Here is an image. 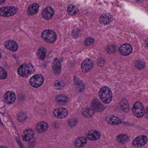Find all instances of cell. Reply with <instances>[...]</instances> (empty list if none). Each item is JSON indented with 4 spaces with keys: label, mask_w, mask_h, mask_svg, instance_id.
Returning <instances> with one entry per match:
<instances>
[{
    "label": "cell",
    "mask_w": 148,
    "mask_h": 148,
    "mask_svg": "<svg viewBox=\"0 0 148 148\" xmlns=\"http://www.w3.org/2000/svg\"><path fill=\"white\" fill-rule=\"evenodd\" d=\"M99 95L101 101L104 103H110L112 100V92L110 89L107 86H103L100 89Z\"/></svg>",
    "instance_id": "6da1fadb"
},
{
    "label": "cell",
    "mask_w": 148,
    "mask_h": 148,
    "mask_svg": "<svg viewBox=\"0 0 148 148\" xmlns=\"http://www.w3.org/2000/svg\"><path fill=\"white\" fill-rule=\"evenodd\" d=\"M34 68L31 64H25L21 65L18 70V73L21 77H27L34 72Z\"/></svg>",
    "instance_id": "7a4b0ae2"
},
{
    "label": "cell",
    "mask_w": 148,
    "mask_h": 148,
    "mask_svg": "<svg viewBox=\"0 0 148 148\" xmlns=\"http://www.w3.org/2000/svg\"><path fill=\"white\" fill-rule=\"evenodd\" d=\"M132 111L136 117L141 118L145 114V108L142 103L137 101L132 106Z\"/></svg>",
    "instance_id": "3957f363"
},
{
    "label": "cell",
    "mask_w": 148,
    "mask_h": 148,
    "mask_svg": "<svg viewBox=\"0 0 148 148\" xmlns=\"http://www.w3.org/2000/svg\"><path fill=\"white\" fill-rule=\"evenodd\" d=\"M41 37L46 42L49 43H53L57 39V35L55 32L51 30L44 31L41 34Z\"/></svg>",
    "instance_id": "277c9868"
},
{
    "label": "cell",
    "mask_w": 148,
    "mask_h": 148,
    "mask_svg": "<svg viewBox=\"0 0 148 148\" xmlns=\"http://www.w3.org/2000/svg\"><path fill=\"white\" fill-rule=\"evenodd\" d=\"M17 12L18 9L15 7H2L0 8V15L2 17H10L14 15Z\"/></svg>",
    "instance_id": "5b68a950"
},
{
    "label": "cell",
    "mask_w": 148,
    "mask_h": 148,
    "mask_svg": "<svg viewBox=\"0 0 148 148\" xmlns=\"http://www.w3.org/2000/svg\"><path fill=\"white\" fill-rule=\"evenodd\" d=\"M44 82V77L40 74H36L31 78L30 84L33 87L38 88L43 84Z\"/></svg>",
    "instance_id": "8992f818"
},
{
    "label": "cell",
    "mask_w": 148,
    "mask_h": 148,
    "mask_svg": "<svg viewBox=\"0 0 148 148\" xmlns=\"http://www.w3.org/2000/svg\"><path fill=\"white\" fill-rule=\"evenodd\" d=\"M94 65V62L92 60L86 59L81 64V70L84 72H88L92 69Z\"/></svg>",
    "instance_id": "52a82bcc"
},
{
    "label": "cell",
    "mask_w": 148,
    "mask_h": 148,
    "mask_svg": "<svg viewBox=\"0 0 148 148\" xmlns=\"http://www.w3.org/2000/svg\"><path fill=\"white\" fill-rule=\"evenodd\" d=\"M53 114L55 117L61 119L67 117L68 114V111L66 108L64 107H59L54 110Z\"/></svg>",
    "instance_id": "ba28073f"
},
{
    "label": "cell",
    "mask_w": 148,
    "mask_h": 148,
    "mask_svg": "<svg viewBox=\"0 0 148 148\" xmlns=\"http://www.w3.org/2000/svg\"><path fill=\"white\" fill-rule=\"evenodd\" d=\"M147 143V137L145 136H140L134 139L132 144L135 147H140L145 145Z\"/></svg>",
    "instance_id": "9c48e42d"
},
{
    "label": "cell",
    "mask_w": 148,
    "mask_h": 148,
    "mask_svg": "<svg viewBox=\"0 0 148 148\" xmlns=\"http://www.w3.org/2000/svg\"><path fill=\"white\" fill-rule=\"evenodd\" d=\"M106 121L111 125H118L122 122L121 119L114 115H109L106 117Z\"/></svg>",
    "instance_id": "30bf717a"
},
{
    "label": "cell",
    "mask_w": 148,
    "mask_h": 148,
    "mask_svg": "<svg viewBox=\"0 0 148 148\" xmlns=\"http://www.w3.org/2000/svg\"><path fill=\"white\" fill-rule=\"evenodd\" d=\"M119 51L122 55L128 56L132 52V46L130 44H124L119 47Z\"/></svg>",
    "instance_id": "8fae6325"
},
{
    "label": "cell",
    "mask_w": 148,
    "mask_h": 148,
    "mask_svg": "<svg viewBox=\"0 0 148 148\" xmlns=\"http://www.w3.org/2000/svg\"><path fill=\"white\" fill-rule=\"evenodd\" d=\"M86 138L91 141H96L101 137V134L99 132L95 130L90 131L86 134Z\"/></svg>",
    "instance_id": "7c38bea8"
},
{
    "label": "cell",
    "mask_w": 148,
    "mask_h": 148,
    "mask_svg": "<svg viewBox=\"0 0 148 148\" xmlns=\"http://www.w3.org/2000/svg\"><path fill=\"white\" fill-rule=\"evenodd\" d=\"M4 99L6 103L11 104L15 102L16 99V95L13 92L8 91L4 95Z\"/></svg>",
    "instance_id": "4fadbf2b"
},
{
    "label": "cell",
    "mask_w": 148,
    "mask_h": 148,
    "mask_svg": "<svg viewBox=\"0 0 148 148\" xmlns=\"http://www.w3.org/2000/svg\"><path fill=\"white\" fill-rule=\"evenodd\" d=\"M54 14L53 9L51 7H47L43 10L42 16L45 19L49 20L53 17Z\"/></svg>",
    "instance_id": "5bb4252c"
},
{
    "label": "cell",
    "mask_w": 148,
    "mask_h": 148,
    "mask_svg": "<svg viewBox=\"0 0 148 148\" xmlns=\"http://www.w3.org/2000/svg\"><path fill=\"white\" fill-rule=\"evenodd\" d=\"M5 46L7 49L13 52L17 51L18 46L16 42L13 40H7L5 43Z\"/></svg>",
    "instance_id": "9a60e30c"
},
{
    "label": "cell",
    "mask_w": 148,
    "mask_h": 148,
    "mask_svg": "<svg viewBox=\"0 0 148 148\" xmlns=\"http://www.w3.org/2000/svg\"><path fill=\"white\" fill-rule=\"evenodd\" d=\"M92 109L95 111L102 112L105 109L104 106L97 99H95L92 101L91 104Z\"/></svg>",
    "instance_id": "2e32d148"
},
{
    "label": "cell",
    "mask_w": 148,
    "mask_h": 148,
    "mask_svg": "<svg viewBox=\"0 0 148 148\" xmlns=\"http://www.w3.org/2000/svg\"><path fill=\"white\" fill-rule=\"evenodd\" d=\"M61 61L59 59H55L53 63V69L56 75H59L61 72Z\"/></svg>",
    "instance_id": "e0dca14e"
},
{
    "label": "cell",
    "mask_w": 148,
    "mask_h": 148,
    "mask_svg": "<svg viewBox=\"0 0 148 148\" xmlns=\"http://www.w3.org/2000/svg\"><path fill=\"white\" fill-rule=\"evenodd\" d=\"M112 20V16L110 14H105L101 15L99 18V22L104 25H109Z\"/></svg>",
    "instance_id": "ac0fdd59"
},
{
    "label": "cell",
    "mask_w": 148,
    "mask_h": 148,
    "mask_svg": "<svg viewBox=\"0 0 148 148\" xmlns=\"http://www.w3.org/2000/svg\"><path fill=\"white\" fill-rule=\"evenodd\" d=\"M34 135V132L33 130L31 129L26 130L24 131L22 135V139L24 141L27 142L31 140Z\"/></svg>",
    "instance_id": "d6986e66"
},
{
    "label": "cell",
    "mask_w": 148,
    "mask_h": 148,
    "mask_svg": "<svg viewBox=\"0 0 148 148\" xmlns=\"http://www.w3.org/2000/svg\"><path fill=\"white\" fill-rule=\"evenodd\" d=\"M48 128V125L46 122H41L37 124L36 130L38 133H43L46 131Z\"/></svg>",
    "instance_id": "ffe728a7"
},
{
    "label": "cell",
    "mask_w": 148,
    "mask_h": 148,
    "mask_svg": "<svg viewBox=\"0 0 148 148\" xmlns=\"http://www.w3.org/2000/svg\"><path fill=\"white\" fill-rule=\"evenodd\" d=\"M39 5L37 3H34L31 5L27 9V13L30 15L37 14L39 11Z\"/></svg>",
    "instance_id": "44dd1931"
},
{
    "label": "cell",
    "mask_w": 148,
    "mask_h": 148,
    "mask_svg": "<svg viewBox=\"0 0 148 148\" xmlns=\"http://www.w3.org/2000/svg\"><path fill=\"white\" fill-rule=\"evenodd\" d=\"M95 113V111L92 108H85L82 111V114L86 118H90L93 116Z\"/></svg>",
    "instance_id": "7402d4cb"
},
{
    "label": "cell",
    "mask_w": 148,
    "mask_h": 148,
    "mask_svg": "<svg viewBox=\"0 0 148 148\" xmlns=\"http://www.w3.org/2000/svg\"><path fill=\"white\" fill-rule=\"evenodd\" d=\"M75 146L78 148H81L84 147L87 143V140L86 138L83 137L78 138L75 141Z\"/></svg>",
    "instance_id": "603a6c76"
},
{
    "label": "cell",
    "mask_w": 148,
    "mask_h": 148,
    "mask_svg": "<svg viewBox=\"0 0 148 148\" xmlns=\"http://www.w3.org/2000/svg\"><path fill=\"white\" fill-rule=\"evenodd\" d=\"M67 12L69 15L73 16L76 15L78 13L79 9L74 5H70L67 7Z\"/></svg>",
    "instance_id": "cb8c5ba5"
},
{
    "label": "cell",
    "mask_w": 148,
    "mask_h": 148,
    "mask_svg": "<svg viewBox=\"0 0 148 148\" xmlns=\"http://www.w3.org/2000/svg\"><path fill=\"white\" fill-rule=\"evenodd\" d=\"M46 49L44 47H40L38 49L37 52V57L40 60H43L45 58Z\"/></svg>",
    "instance_id": "d4e9b609"
},
{
    "label": "cell",
    "mask_w": 148,
    "mask_h": 148,
    "mask_svg": "<svg viewBox=\"0 0 148 148\" xmlns=\"http://www.w3.org/2000/svg\"><path fill=\"white\" fill-rule=\"evenodd\" d=\"M116 140L121 143H126L130 140V137L125 134H120L116 137Z\"/></svg>",
    "instance_id": "484cf974"
},
{
    "label": "cell",
    "mask_w": 148,
    "mask_h": 148,
    "mask_svg": "<svg viewBox=\"0 0 148 148\" xmlns=\"http://www.w3.org/2000/svg\"><path fill=\"white\" fill-rule=\"evenodd\" d=\"M120 108L124 112L126 113L129 112L130 111V106L126 99H123L120 102Z\"/></svg>",
    "instance_id": "4316f807"
},
{
    "label": "cell",
    "mask_w": 148,
    "mask_h": 148,
    "mask_svg": "<svg viewBox=\"0 0 148 148\" xmlns=\"http://www.w3.org/2000/svg\"><path fill=\"white\" fill-rule=\"evenodd\" d=\"M56 100L60 104L64 105L68 102V98L65 95H60L57 97Z\"/></svg>",
    "instance_id": "83f0119b"
},
{
    "label": "cell",
    "mask_w": 148,
    "mask_h": 148,
    "mask_svg": "<svg viewBox=\"0 0 148 148\" xmlns=\"http://www.w3.org/2000/svg\"><path fill=\"white\" fill-rule=\"evenodd\" d=\"M53 86H54V88L56 90H63L64 89V87L65 84L62 80H58L55 81Z\"/></svg>",
    "instance_id": "f1b7e54d"
},
{
    "label": "cell",
    "mask_w": 148,
    "mask_h": 148,
    "mask_svg": "<svg viewBox=\"0 0 148 148\" xmlns=\"http://www.w3.org/2000/svg\"><path fill=\"white\" fill-rule=\"evenodd\" d=\"M18 120L21 123L25 122L27 119V116L25 112H21L18 113L17 116Z\"/></svg>",
    "instance_id": "f546056e"
},
{
    "label": "cell",
    "mask_w": 148,
    "mask_h": 148,
    "mask_svg": "<svg viewBox=\"0 0 148 148\" xmlns=\"http://www.w3.org/2000/svg\"><path fill=\"white\" fill-rule=\"evenodd\" d=\"M8 73L5 69L0 67V79H5L7 78Z\"/></svg>",
    "instance_id": "4dcf8cb0"
},
{
    "label": "cell",
    "mask_w": 148,
    "mask_h": 148,
    "mask_svg": "<svg viewBox=\"0 0 148 148\" xmlns=\"http://www.w3.org/2000/svg\"><path fill=\"white\" fill-rule=\"evenodd\" d=\"M136 66L138 69L142 70V69H143L145 66V64L144 62L141 61V60H138L136 63Z\"/></svg>",
    "instance_id": "1f68e13d"
},
{
    "label": "cell",
    "mask_w": 148,
    "mask_h": 148,
    "mask_svg": "<svg viewBox=\"0 0 148 148\" xmlns=\"http://www.w3.org/2000/svg\"><path fill=\"white\" fill-rule=\"evenodd\" d=\"M77 119H71L69 120L68 124L71 127H73L77 125Z\"/></svg>",
    "instance_id": "d6a6232c"
},
{
    "label": "cell",
    "mask_w": 148,
    "mask_h": 148,
    "mask_svg": "<svg viewBox=\"0 0 148 148\" xmlns=\"http://www.w3.org/2000/svg\"><path fill=\"white\" fill-rule=\"evenodd\" d=\"M94 40L93 38H91V37H89V38H87L85 40V44L86 45H92L94 43Z\"/></svg>",
    "instance_id": "836d02e7"
},
{
    "label": "cell",
    "mask_w": 148,
    "mask_h": 148,
    "mask_svg": "<svg viewBox=\"0 0 148 148\" xmlns=\"http://www.w3.org/2000/svg\"><path fill=\"white\" fill-rule=\"evenodd\" d=\"M5 1H0V5L3 4V3H5Z\"/></svg>",
    "instance_id": "e575fe53"
},
{
    "label": "cell",
    "mask_w": 148,
    "mask_h": 148,
    "mask_svg": "<svg viewBox=\"0 0 148 148\" xmlns=\"http://www.w3.org/2000/svg\"><path fill=\"white\" fill-rule=\"evenodd\" d=\"M0 148H7V147H5V146H0Z\"/></svg>",
    "instance_id": "d590c367"
},
{
    "label": "cell",
    "mask_w": 148,
    "mask_h": 148,
    "mask_svg": "<svg viewBox=\"0 0 148 148\" xmlns=\"http://www.w3.org/2000/svg\"><path fill=\"white\" fill-rule=\"evenodd\" d=\"M1 53H0V58H1Z\"/></svg>",
    "instance_id": "8d00e7d4"
}]
</instances>
